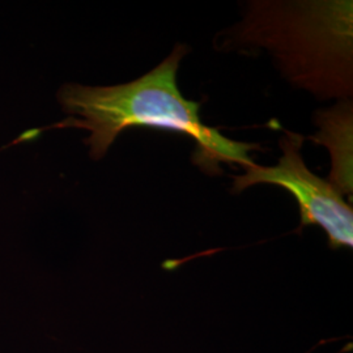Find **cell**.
Wrapping results in <instances>:
<instances>
[{
    "label": "cell",
    "instance_id": "cell-3",
    "mask_svg": "<svg viewBox=\"0 0 353 353\" xmlns=\"http://www.w3.org/2000/svg\"><path fill=\"white\" fill-rule=\"evenodd\" d=\"M303 135L285 131L279 141L281 157L275 166L252 164L243 176L233 178V194L255 185H275L293 195L300 208L301 228L318 225L328 236L331 248H352L353 211L328 181L307 169L301 156Z\"/></svg>",
    "mask_w": 353,
    "mask_h": 353
},
{
    "label": "cell",
    "instance_id": "cell-2",
    "mask_svg": "<svg viewBox=\"0 0 353 353\" xmlns=\"http://www.w3.org/2000/svg\"><path fill=\"white\" fill-rule=\"evenodd\" d=\"M352 11L351 0L252 1L221 49H265L294 87L345 100L353 92Z\"/></svg>",
    "mask_w": 353,
    "mask_h": 353
},
{
    "label": "cell",
    "instance_id": "cell-4",
    "mask_svg": "<svg viewBox=\"0 0 353 353\" xmlns=\"http://www.w3.org/2000/svg\"><path fill=\"white\" fill-rule=\"evenodd\" d=\"M313 123L318 131L307 139L325 145L331 156L328 183L338 194L352 198L353 192V106L348 99L328 109L316 110Z\"/></svg>",
    "mask_w": 353,
    "mask_h": 353
},
{
    "label": "cell",
    "instance_id": "cell-1",
    "mask_svg": "<svg viewBox=\"0 0 353 353\" xmlns=\"http://www.w3.org/2000/svg\"><path fill=\"white\" fill-rule=\"evenodd\" d=\"M188 48L176 45L164 62L139 79L114 87L67 84L58 99L65 113L75 115L61 127H77L90 132L85 143L90 156L100 160L115 139L131 127H150L183 134L196 143L194 164L208 174L221 173L220 164L252 166L249 152L259 144L228 139L217 128L205 126L199 115L201 102L185 99L176 84V72Z\"/></svg>",
    "mask_w": 353,
    "mask_h": 353
}]
</instances>
